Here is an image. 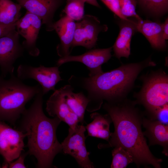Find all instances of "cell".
I'll list each match as a JSON object with an SVG mask.
<instances>
[{
    "mask_svg": "<svg viewBox=\"0 0 168 168\" xmlns=\"http://www.w3.org/2000/svg\"><path fill=\"white\" fill-rule=\"evenodd\" d=\"M136 105L134 101L127 98L105 103L103 108L110 117L114 130L108 143L99 144L98 147H121L132 156L137 167L151 165L160 168L162 160L155 157L149 150L141 128L144 114Z\"/></svg>",
    "mask_w": 168,
    "mask_h": 168,
    "instance_id": "1",
    "label": "cell"
},
{
    "mask_svg": "<svg viewBox=\"0 0 168 168\" xmlns=\"http://www.w3.org/2000/svg\"><path fill=\"white\" fill-rule=\"evenodd\" d=\"M156 65L149 58L141 62L123 64L92 77L72 75L68 82L73 87L86 91L89 101L86 110L93 112L100 108L104 100L113 103L126 98L139 73L145 68Z\"/></svg>",
    "mask_w": 168,
    "mask_h": 168,
    "instance_id": "2",
    "label": "cell"
},
{
    "mask_svg": "<svg viewBox=\"0 0 168 168\" xmlns=\"http://www.w3.org/2000/svg\"><path fill=\"white\" fill-rule=\"evenodd\" d=\"M44 95L41 88L22 114L18 130L26 134L28 153L37 159L36 166L47 168L53 166L54 157L62 151L56 134L61 121L56 117L51 119L45 115L43 110Z\"/></svg>",
    "mask_w": 168,
    "mask_h": 168,
    "instance_id": "3",
    "label": "cell"
},
{
    "mask_svg": "<svg viewBox=\"0 0 168 168\" xmlns=\"http://www.w3.org/2000/svg\"><path fill=\"white\" fill-rule=\"evenodd\" d=\"M5 79L0 76V120L14 125L25 110L26 104L41 89L39 84L30 86L14 74Z\"/></svg>",
    "mask_w": 168,
    "mask_h": 168,
    "instance_id": "4",
    "label": "cell"
},
{
    "mask_svg": "<svg viewBox=\"0 0 168 168\" xmlns=\"http://www.w3.org/2000/svg\"><path fill=\"white\" fill-rule=\"evenodd\" d=\"M142 87L135 93V102L142 105L145 114L168 104V75L161 69L141 76Z\"/></svg>",
    "mask_w": 168,
    "mask_h": 168,
    "instance_id": "5",
    "label": "cell"
},
{
    "mask_svg": "<svg viewBox=\"0 0 168 168\" xmlns=\"http://www.w3.org/2000/svg\"><path fill=\"white\" fill-rule=\"evenodd\" d=\"M86 131L83 124L78 125L74 129L69 128L68 136L61 143L62 151L73 157L81 167L93 168V164L89 158L90 152L86 146Z\"/></svg>",
    "mask_w": 168,
    "mask_h": 168,
    "instance_id": "6",
    "label": "cell"
},
{
    "mask_svg": "<svg viewBox=\"0 0 168 168\" xmlns=\"http://www.w3.org/2000/svg\"><path fill=\"white\" fill-rule=\"evenodd\" d=\"M17 77L22 80L33 79L37 82L44 95L50 90L55 91L57 83L63 80L58 66L47 67L40 65L38 67L21 64L17 70Z\"/></svg>",
    "mask_w": 168,
    "mask_h": 168,
    "instance_id": "7",
    "label": "cell"
},
{
    "mask_svg": "<svg viewBox=\"0 0 168 168\" xmlns=\"http://www.w3.org/2000/svg\"><path fill=\"white\" fill-rule=\"evenodd\" d=\"M107 29L106 25H101L96 16L90 15H84L76 23V28L72 49L82 46L91 49L96 45L100 32Z\"/></svg>",
    "mask_w": 168,
    "mask_h": 168,
    "instance_id": "8",
    "label": "cell"
},
{
    "mask_svg": "<svg viewBox=\"0 0 168 168\" xmlns=\"http://www.w3.org/2000/svg\"><path fill=\"white\" fill-rule=\"evenodd\" d=\"M16 29L0 37V68L1 76L13 74V64L21 56L24 48L20 43L19 34Z\"/></svg>",
    "mask_w": 168,
    "mask_h": 168,
    "instance_id": "9",
    "label": "cell"
},
{
    "mask_svg": "<svg viewBox=\"0 0 168 168\" xmlns=\"http://www.w3.org/2000/svg\"><path fill=\"white\" fill-rule=\"evenodd\" d=\"M26 134L0 120V154L6 163L18 158L23 150Z\"/></svg>",
    "mask_w": 168,
    "mask_h": 168,
    "instance_id": "10",
    "label": "cell"
},
{
    "mask_svg": "<svg viewBox=\"0 0 168 168\" xmlns=\"http://www.w3.org/2000/svg\"><path fill=\"white\" fill-rule=\"evenodd\" d=\"M112 47L105 49H91L79 55H70L60 58L56 65L59 67L68 62H77L84 64L89 71V77H92L103 72L102 65L107 62L111 57Z\"/></svg>",
    "mask_w": 168,
    "mask_h": 168,
    "instance_id": "11",
    "label": "cell"
},
{
    "mask_svg": "<svg viewBox=\"0 0 168 168\" xmlns=\"http://www.w3.org/2000/svg\"><path fill=\"white\" fill-rule=\"evenodd\" d=\"M42 24V20L39 17L27 11L16 25L18 33L25 39L22 44L24 49L34 57L38 56L40 52L36 42Z\"/></svg>",
    "mask_w": 168,
    "mask_h": 168,
    "instance_id": "12",
    "label": "cell"
},
{
    "mask_svg": "<svg viewBox=\"0 0 168 168\" xmlns=\"http://www.w3.org/2000/svg\"><path fill=\"white\" fill-rule=\"evenodd\" d=\"M27 11L32 13L42 20L47 31L53 30L55 12L66 0H16Z\"/></svg>",
    "mask_w": 168,
    "mask_h": 168,
    "instance_id": "13",
    "label": "cell"
},
{
    "mask_svg": "<svg viewBox=\"0 0 168 168\" xmlns=\"http://www.w3.org/2000/svg\"><path fill=\"white\" fill-rule=\"evenodd\" d=\"M46 102V110L49 115L56 117L74 129L79 121L77 115L68 105L60 89L56 90Z\"/></svg>",
    "mask_w": 168,
    "mask_h": 168,
    "instance_id": "14",
    "label": "cell"
},
{
    "mask_svg": "<svg viewBox=\"0 0 168 168\" xmlns=\"http://www.w3.org/2000/svg\"><path fill=\"white\" fill-rule=\"evenodd\" d=\"M75 28V21L66 15L54 22L53 30H55L60 40V43L56 47L60 58L70 55L72 49Z\"/></svg>",
    "mask_w": 168,
    "mask_h": 168,
    "instance_id": "15",
    "label": "cell"
},
{
    "mask_svg": "<svg viewBox=\"0 0 168 168\" xmlns=\"http://www.w3.org/2000/svg\"><path fill=\"white\" fill-rule=\"evenodd\" d=\"M142 125L145 131L143 132L147 137L149 146L161 145L163 147L162 153L168 155V125L156 120H152L144 116Z\"/></svg>",
    "mask_w": 168,
    "mask_h": 168,
    "instance_id": "16",
    "label": "cell"
},
{
    "mask_svg": "<svg viewBox=\"0 0 168 168\" xmlns=\"http://www.w3.org/2000/svg\"><path fill=\"white\" fill-rule=\"evenodd\" d=\"M59 89L68 105L77 115L79 122L83 124L85 111L89 101L87 96L82 92H73L74 88L70 84Z\"/></svg>",
    "mask_w": 168,
    "mask_h": 168,
    "instance_id": "17",
    "label": "cell"
},
{
    "mask_svg": "<svg viewBox=\"0 0 168 168\" xmlns=\"http://www.w3.org/2000/svg\"><path fill=\"white\" fill-rule=\"evenodd\" d=\"M136 27L137 30L144 35L153 48L162 49L165 48L166 43L163 37V24L142 20L136 23Z\"/></svg>",
    "mask_w": 168,
    "mask_h": 168,
    "instance_id": "18",
    "label": "cell"
},
{
    "mask_svg": "<svg viewBox=\"0 0 168 168\" xmlns=\"http://www.w3.org/2000/svg\"><path fill=\"white\" fill-rule=\"evenodd\" d=\"M121 26L119 35L112 47L115 56L119 59L128 58L130 53V42L134 32L137 30L136 23L129 20Z\"/></svg>",
    "mask_w": 168,
    "mask_h": 168,
    "instance_id": "19",
    "label": "cell"
},
{
    "mask_svg": "<svg viewBox=\"0 0 168 168\" xmlns=\"http://www.w3.org/2000/svg\"><path fill=\"white\" fill-rule=\"evenodd\" d=\"M90 117L92 121L85 126L87 136L102 138L108 142L112 133L110 130V124L112 122L110 116L108 114H102L93 112Z\"/></svg>",
    "mask_w": 168,
    "mask_h": 168,
    "instance_id": "20",
    "label": "cell"
},
{
    "mask_svg": "<svg viewBox=\"0 0 168 168\" xmlns=\"http://www.w3.org/2000/svg\"><path fill=\"white\" fill-rule=\"evenodd\" d=\"M21 7L19 4L11 0H0V25L16 26L20 19Z\"/></svg>",
    "mask_w": 168,
    "mask_h": 168,
    "instance_id": "21",
    "label": "cell"
},
{
    "mask_svg": "<svg viewBox=\"0 0 168 168\" xmlns=\"http://www.w3.org/2000/svg\"><path fill=\"white\" fill-rule=\"evenodd\" d=\"M112 154L111 168H125L129 164L133 162L132 156L121 147H115L112 150Z\"/></svg>",
    "mask_w": 168,
    "mask_h": 168,
    "instance_id": "22",
    "label": "cell"
},
{
    "mask_svg": "<svg viewBox=\"0 0 168 168\" xmlns=\"http://www.w3.org/2000/svg\"><path fill=\"white\" fill-rule=\"evenodd\" d=\"M63 10L65 15L74 21L80 20L84 16L85 2L83 0H66Z\"/></svg>",
    "mask_w": 168,
    "mask_h": 168,
    "instance_id": "23",
    "label": "cell"
},
{
    "mask_svg": "<svg viewBox=\"0 0 168 168\" xmlns=\"http://www.w3.org/2000/svg\"><path fill=\"white\" fill-rule=\"evenodd\" d=\"M145 8L156 14L166 12L168 8V0H138Z\"/></svg>",
    "mask_w": 168,
    "mask_h": 168,
    "instance_id": "24",
    "label": "cell"
},
{
    "mask_svg": "<svg viewBox=\"0 0 168 168\" xmlns=\"http://www.w3.org/2000/svg\"><path fill=\"white\" fill-rule=\"evenodd\" d=\"M121 12L125 17H133L138 21L142 20L136 12L135 0H119Z\"/></svg>",
    "mask_w": 168,
    "mask_h": 168,
    "instance_id": "25",
    "label": "cell"
},
{
    "mask_svg": "<svg viewBox=\"0 0 168 168\" xmlns=\"http://www.w3.org/2000/svg\"><path fill=\"white\" fill-rule=\"evenodd\" d=\"M147 118L152 120L158 121L162 123L168 124V104L160 107L152 112L146 114Z\"/></svg>",
    "mask_w": 168,
    "mask_h": 168,
    "instance_id": "26",
    "label": "cell"
},
{
    "mask_svg": "<svg viewBox=\"0 0 168 168\" xmlns=\"http://www.w3.org/2000/svg\"><path fill=\"white\" fill-rule=\"evenodd\" d=\"M105 5L115 14L124 21L128 19L121 14L119 0H101Z\"/></svg>",
    "mask_w": 168,
    "mask_h": 168,
    "instance_id": "27",
    "label": "cell"
},
{
    "mask_svg": "<svg viewBox=\"0 0 168 168\" xmlns=\"http://www.w3.org/2000/svg\"><path fill=\"white\" fill-rule=\"evenodd\" d=\"M26 154H21L18 158L16 161L6 163L3 167L10 168H26L24 163V160Z\"/></svg>",
    "mask_w": 168,
    "mask_h": 168,
    "instance_id": "28",
    "label": "cell"
},
{
    "mask_svg": "<svg viewBox=\"0 0 168 168\" xmlns=\"http://www.w3.org/2000/svg\"><path fill=\"white\" fill-rule=\"evenodd\" d=\"M16 28V26H5L0 25V37Z\"/></svg>",
    "mask_w": 168,
    "mask_h": 168,
    "instance_id": "29",
    "label": "cell"
},
{
    "mask_svg": "<svg viewBox=\"0 0 168 168\" xmlns=\"http://www.w3.org/2000/svg\"><path fill=\"white\" fill-rule=\"evenodd\" d=\"M163 32L164 39L166 40L168 39V19L167 18L163 24Z\"/></svg>",
    "mask_w": 168,
    "mask_h": 168,
    "instance_id": "30",
    "label": "cell"
},
{
    "mask_svg": "<svg viewBox=\"0 0 168 168\" xmlns=\"http://www.w3.org/2000/svg\"><path fill=\"white\" fill-rule=\"evenodd\" d=\"M85 2H86L92 5L98 7H100V6L97 2V0H83Z\"/></svg>",
    "mask_w": 168,
    "mask_h": 168,
    "instance_id": "31",
    "label": "cell"
},
{
    "mask_svg": "<svg viewBox=\"0 0 168 168\" xmlns=\"http://www.w3.org/2000/svg\"><path fill=\"white\" fill-rule=\"evenodd\" d=\"M0 168H1V166H0Z\"/></svg>",
    "mask_w": 168,
    "mask_h": 168,
    "instance_id": "32",
    "label": "cell"
}]
</instances>
